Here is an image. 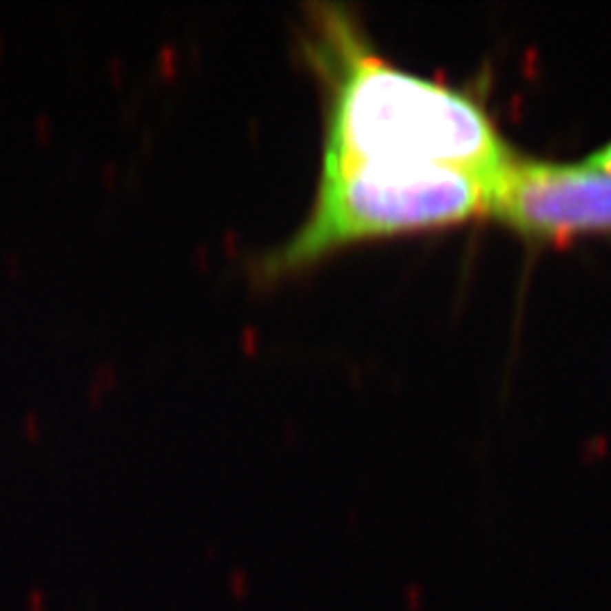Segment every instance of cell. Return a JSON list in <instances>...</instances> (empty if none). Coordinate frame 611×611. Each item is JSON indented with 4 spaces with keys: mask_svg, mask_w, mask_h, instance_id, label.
Instances as JSON below:
<instances>
[{
    "mask_svg": "<svg viewBox=\"0 0 611 611\" xmlns=\"http://www.w3.org/2000/svg\"><path fill=\"white\" fill-rule=\"evenodd\" d=\"M315 16L313 59L329 82L322 163H428L487 181L514 156L469 93L401 70L374 52L342 7Z\"/></svg>",
    "mask_w": 611,
    "mask_h": 611,
    "instance_id": "obj_1",
    "label": "cell"
},
{
    "mask_svg": "<svg viewBox=\"0 0 611 611\" xmlns=\"http://www.w3.org/2000/svg\"><path fill=\"white\" fill-rule=\"evenodd\" d=\"M487 213V181L466 170L428 163H322L306 222L258 272L276 276L353 240L442 227Z\"/></svg>",
    "mask_w": 611,
    "mask_h": 611,
    "instance_id": "obj_2",
    "label": "cell"
},
{
    "mask_svg": "<svg viewBox=\"0 0 611 611\" xmlns=\"http://www.w3.org/2000/svg\"><path fill=\"white\" fill-rule=\"evenodd\" d=\"M487 213L541 240L611 231V172L589 163L512 156L491 179Z\"/></svg>",
    "mask_w": 611,
    "mask_h": 611,
    "instance_id": "obj_3",
    "label": "cell"
},
{
    "mask_svg": "<svg viewBox=\"0 0 611 611\" xmlns=\"http://www.w3.org/2000/svg\"><path fill=\"white\" fill-rule=\"evenodd\" d=\"M586 163L596 165V168H600V170L611 172V143H607L605 147H600L598 152H593L589 158H586Z\"/></svg>",
    "mask_w": 611,
    "mask_h": 611,
    "instance_id": "obj_4",
    "label": "cell"
}]
</instances>
